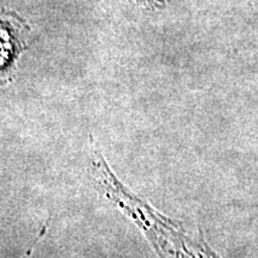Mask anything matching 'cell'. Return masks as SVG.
Listing matches in <instances>:
<instances>
[{
    "label": "cell",
    "mask_w": 258,
    "mask_h": 258,
    "mask_svg": "<svg viewBox=\"0 0 258 258\" xmlns=\"http://www.w3.org/2000/svg\"><path fill=\"white\" fill-rule=\"evenodd\" d=\"M91 172L96 185L118 206L145 232L160 258H219L203 238L191 240L178 225L153 211L150 206L128 191L109 169L102 154L93 150Z\"/></svg>",
    "instance_id": "cell-1"
},
{
    "label": "cell",
    "mask_w": 258,
    "mask_h": 258,
    "mask_svg": "<svg viewBox=\"0 0 258 258\" xmlns=\"http://www.w3.org/2000/svg\"><path fill=\"white\" fill-rule=\"evenodd\" d=\"M140 2L146 3V4H151V3H153V4H158V3L164 2V0H140Z\"/></svg>",
    "instance_id": "cell-2"
}]
</instances>
